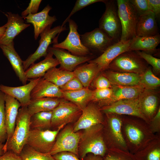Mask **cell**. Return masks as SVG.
<instances>
[{
	"instance_id": "cell-1",
	"label": "cell",
	"mask_w": 160,
	"mask_h": 160,
	"mask_svg": "<svg viewBox=\"0 0 160 160\" xmlns=\"http://www.w3.org/2000/svg\"><path fill=\"white\" fill-rule=\"evenodd\" d=\"M122 116V131L129 151L134 154L143 149L156 136L144 120L131 116Z\"/></svg>"
},
{
	"instance_id": "cell-2",
	"label": "cell",
	"mask_w": 160,
	"mask_h": 160,
	"mask_svg": "<svg viewBox=\"0 0 160 160\" xmlns=\"http://www.w3.org/2000/svg\"><path fill=\"white\" fill-rule=\"evenodd\" d=\"M31 116L27 107H21L19 109L13 135L4 144L3 149L5 153L11 151L20 155L26 144L30 130Z\"/></svg>"
},
{
	"instance_id": "cell-3",
	"label": "cell",
	"mask_w": 160,
	"mask_h": 160,
	"mask_svg": "<svg viewBox=\"0 0 160 160\" xmlns=\"http://www.w3.org/2000/svg\"><path fill=\"white\" fill-rule=\"evenodd\" d=\"M103 124L98 125L82 133L78 148L79 154L82 159L89 153L101 157L105 155L108 148L103 138Z\"/></svg>"
},
{
	"instance_id": "cell-4",
	"label": "cell",
	"mask_w": 160,
	"mask_h": 160,
	"mask_svg": "<svg viewBox=\"0 0 160 160\" xmlns=\"http://www.w3.org/2000/svg\"><path fill=\"white\" fill-rule=\"evenodd\" d=\"M105 115L103 135L107 148L128 151L122 131L121 115L113 113Z\"/></svg>"
},
{
	"instance_id": "cell-5",
	"label": "cell",
	"mask_w": 160,
	"mask_h": 160,
	"mask_svg": "<svg viewBox=\"0 0 160 160\" xmlns=\"http://www.w3.org/2000/svg\"><path fill=\"white\" fill-rule=\"evenodd\" d=\"M121 27V41L132 40L136 36L139 16L129 0H116Z\"/></svg>"
},
{
	"instance_id": "cell-6",
	"label": "cell",
	"mask_w": 160,
	"mask_h": 160,
	"mask_svg": "<svg viewBox=\"0 0 160 160\" xmlns=\"http://www.w3.org/2000/svg\"><path fill=\"white\" fill-rule=\"evenodd\" d=\"M116 1L105 0V10L99 20V27L115 43L120 40L121 27Z\"/></svg>"
},
{
	"instance_id": "cell-7",
	"label": "cell",
	"mask_w": 160,
	"mask_h": 160,
	"mask_svg": "<svg viewBox=\"0 0 160 160\" xmlns=\"http://www.w3.org/2000/svg\"><path fill=\"white\" fill-rule=\"evenodd\" d=\"M148 65L147 62L135 51H128L115 58L110 63L107 69L141 74L148 67Z\"/></svg>"
},
{
	"instance_id": "cell-8",
	"label": "cell",
	"mask_w": 160,
	"mask_h": 160,
	"mask_svg": "<svg viewBox=\"0 0 160 160\" xmlns=\"http://www.w3.org/2000/svg\"><path fill=\"white\" fill-rule=\"evenodd\" d=\"M65 125H62L53 130L30 129L26 144L39 152L50 153L58 133Z\"/></svg>"
},
{
	"instance_id": "cell-9",
	"label": "cell",
	"mask_w": 160,
	"mask_h": 160,
	"mask_svg": "<svg viewBox=\"0 0 160 160\" xmlns=\"http://www.w3.org/2000/svg\"><path fill=\"white\" fill-rule=\"evenodd\" d=\"M82 133L74 132L73 127L68 126L58 133L54 145L50 152L53 155L62 152H72L77 156L78 148Z\"/></svg>"
},
{
	"instance_id": "cell-10",
	"label": "cell",
	"mask_w": 160,
	"mask_h": 160,
	"mask_svg": "<svg viewBox=\"0 0 160 160\" xmlns=\"http://www.w3.org/2000/svg\"><path fill=\"white\" fill-rule=\"evenodd\" d=\"M67 30L65 25L63 27L58 25L52 29L48 28L41 33L40 35L41 38L39 41L38 48L34 53L30 55L25 60L23 61L25 71L36 60L42 57H45L48 54V49L50 44L54 41L55 43L57 42L58 36L56 37V35Z\"/></svg>"
},
{
	"instance_id": "cell-11",
	"label": "cell",
	"mask_w": 160,
	"mask_h": 160,
	"mask_svg": "<svg viewBox=\"0 0 160 160\" xmlns=\"http://www.w3.org/2000/svg\"><path fill=\"white\" fill-rule=\"evenodd\" d=\"M69 31L65 39L61 43L54 44L52 47L65 49L71 54L79 56L91 55V52L82 44L80 35L77 31L78 26L75 22L70 19L68 21Z\"/></svg>"
},
{
	"instance_id": "cell-12",
	"label": "cell",
	"mask_w": 160,
	"mask_h": 160,
	"mask_svg": "<svg viewBox=\"0 0 160 160\" xmlns=\"http://www.w3.org/2000/svg\"><path fill=\"white\" fill-rule=\"evenodd\" d=\"M82 110L72 103L62 98L52 111V127L57 128L73 121L81 114Z\"/></svg>"
},
{
	"instance_id": "cell-13",
	"label": "cell",
	"mask_w": 160,
	"mask_h": 160,
	"mask_svg": "<svg viewBox=\"0 0 160 160\" xmlns=\"http://www.w3.org/2000/svg\"><path fill=\"white\" fill-rule=\"evenodd\" d=\"M100 108L102 112L105 114L113 113L136 117L144 120L148 124L141 111L138 97L120 100Z\"/></svg>"
},
{
	"instance_id": "cell-14",
	"label": "cell",
	"mask_w": 160,
	"mask_h": 160,
	"mask_svg": "<svg viewBox=\"0 0 160 160\" xmlns=\"http://www.w3.org/2000/svg\"><path fill=\"white\" fill-rule=\"evenodd\" d=\"M100 108L93 103H89L83 110L73 127L75 132L87 129L95 126L103 124L104 118Z\"/></svg>"
},
{
	"instance_id": "cell-15",
	"label": "cell",
	"mask_w": 160,
	"mask_h": 160,
	"mask_svg": "<svg viewBox=\"0 0 160 160\" xmlns=\"http://www.w3.org/2000/svg\"><path fill=\"white\" fill-rule=\"evenodd\" d=\"M81 41L90 51L102 52L109 46L115 43L99 28L80 35Z\"/></svg>"
},
{
	"instance_id": "cell-16",
	"label": "cell",
	"mask_w": 160,
	"mask_h": 160,
	"mask_svg": "<svg viewBox=\"0 0 160 160\" xmlns=\"http://www.w3.org/2000/svg\"><path fill=\"white\" fill-rule=\"evenodd\" d=\"M131 40L120 41L108 47L99 56L88 62L96 64L100 72L106 70L110 63L122 53L129 51Z\"/></svg>"
},
{
	"instance_id": "cell-17",
	"label": "cell",
	"mask_w": 160,
	"mask_h": 160,
	"mask_svg": "<svg viewBox=\"0 0 160 160\" xmlns=\"http://www.w3.org/2000/svg\"><path fill=\"white\" fill-rule=\"evenodd\" d=\"M7 22L4 26L6 29L0 39V45H7L14 43V38L23 31L30 26L25 23L23 17L18 14L7 12L5 14Z\"/></svg>"
},
{
	"instance_id": "cell-18",
	"label": "cell",
	"mask_w": 160,
	"mask_h": 160,
	"mask_svg": "<svg viewBox=\"0 0 160 160\" xmlns=\"http://www.w3.org/2000/svg\"><path fill=\"white\" fill-rule=\"evenodd\" d=\"M48 51L54 55L60 65V68L72 72L79 65L89 62L92 58L91 55L79 56L74 55L63 49L49 47Z\"/></svg>"
},
{
	"instance_id": "cell-19",
	"label": "cell",
	"mask_w": 160,
	"mask_h": 160,
	"mask_svg": "<svg viewBox=\"0 0 160 160\" xmlns=\"http://www.w3.org/2000/svg\"><path fill=\"white\" fill-rule=\"evenodd\" d=\"M112 85V96L107 100L97 102V105L99 108L109 105L121 100L138 98L145 89L141 84L131 86Z\"/></svg>"
},
{
	"instance_id": "cell-20",
	"label": "cell",
	"mask_w": 160,
	"mask_h": 160,
	"mask_svg": "<svg viewBox=\"0 0 160 160\" xmlns=\"http://www.w3.org/2000/svg\"><path fill=\"white\" fill-rule=\"evenodd\" d=\"M40 78L31 79L27 84L18 87H9L1 84L0 90L16 99L21 107H27L31 100V92Z\"/></svg>"
},
{
	"instance_id": "cell-21",
	"label": "cell",
	"mask_w": 160,
	"mask_h": 160,
	"mask_svg": "<svg viewBox=\"0 0 160 160\" xmlns=\"http://www.w3.org/2000/svg\"><path fill=\"white\" fill-rule=\"evenodd\" d=\"M52 9L49 5H47L40 12L34 14H30L23 17L26 19L27 23H31L33 25L35 40L45 30L51 28L53 23L57 20L55 16H51L49 15Z\"/></svg>"
},
{
	"instance_id": "cell-22",
	"label": "cell",
	"mask_w": 160,
	"mask_h": 160,
	"mask_svg": "<svg viewBox=\"0 0 160 160\" xmlns=\"http://www.w3.org/2000/svg\"><path fill=\"white\" fill-rule=\"evenodd\" d=\"M138 98L141 111L148 123L160 107L158 93L155 90L145 89Z\"/></svg>"
},
{
	"instance_id": "cell-23",
	"label": "cell",
	"mask_w": 160,
	"mask_h": 160,
	"mask_svg": "<svg viewBox=\"0 0 160 160\" xmlns=\"http://www.w3.org/2000/svg\"><path fill=\"white\" fill-rule=\"evenodd\" d=\"M5 124L7 141L12 136L15 128L16 121L21 106L20 103L15 99L5 94Z\"/></svg>"
},
{
	"instance_id": "cell-24",
	"label": "cell",
	"mask_w": 160,
	"mask_h": 160,
	"mask_svg": "<svg viewBox=\"0 0 160 160\" xmlns=\"http://www.w3.org/2000/svg\"><path fill=\"white\" fill-rule=\"evenodd\" d=\"M14 45V43L7 45H0V48L9 61L20 81L24 85L28 79L25 75L23 61L15 50Z\"/></svg>"
},
{
	"instance_id": "cell-25",
	"label": "cell",
	"mask_w": 160,
	"mask_h": 160,
	"mask_svg": "<svg viewBox=\"0 0 160 160\" xmlns=\"http://www.w3.org/2000/svg\"><path fill=\"white\" fill-rule=\"evenodd\" d=\"M31 99L43 97L63 98V92L60 87L41 77L32 90Z\"/></svg>"
},
{
	"instance_id": "cell-26",
	"label": "cell",
	"mask_w": 160,
	"mask_h": 160,
	"mask_svg": "<svg viewBox=\"0 0 160 160\" xmlns=\"http://www.w3.org/2000/svg\"><path fill=\"white\" fill-rule=\"evenodd\" d=\"M53 54L48 51V54L44 60L31 65L25 71L27 79H33L43 77L49 69L56 67L59 63L56 58H54Z\"/></svg>"
},
{
	"instance_id": "cell-27",
	"label": "cell",
	"mask_w": 160,
	"mask_h": 160,
	"mask_svg": "<svg viewBox=\"0 0 160 160\" xmlns=\"http://www.w3.org/2000/svg\"><path fill=\"white\" fill-rule=\"evenodd\" d=\"M102 72V74L108 79L112 85L131 86L140 85L141 74L111 70Z\"/></svg>"
},
{
	"instance_id": "cell-28",
	"label": "cell",
	"mask_w": 160,
	"mask_h": 160,
	"mask_svg": "<svg viewBox=\"0 0 160 160\" xmlns=\"http://www.w3.org/2000/svg\"><path fill=\"white\" fill-rule=\"evenodd\" d=\"M159 34L154 14L150 12L139 16L136 30V36L149 37Z\"/></svg>"
},
{
	"instance_id": "cell-29",
	"label": "cell",
	"mask_w": 160,
	"mask_h": 160,
	"mask_svg": "<svg viewBox=\"0 0 160 160\" xmlns=\"http://www.w3.org/2000/svg\"><path fill=\"white\" fill-rule=\"evenodd\" d=\"M88 62L76 68L73 71L74 77L79 81L84 87H89L92 81L100 72L96 64Z\"/></svg>"
},
{
	"instance_id": "cell-30",
	"label": "cell",
	"mask_w": 160,
	"mask_h": 160,
	"mask_svg": "<svg viewBox=\"0 0 160 160\" xmlns=\"http://www.w3.org/2000/svg\"><path fill=\"white\" fill-rule=\"evenodd\" d=\"M63 98L77 106L82 110L92 101L93 90L83 87L77 91L63 92Z\"/></svg>"
},
{
	"instance_id": "cell-31",
	"label": "cell",
	"mask_w": 160,
	"mask_h": 160,
	"mask_svg": "<svg viewBox=\"0 0 160 160\" xmlns=\"http://www.w3.org/2000/svg\"><path fill=\"white\" fill-rule=\"evenodd\" d=\"M62 98L48 97L32 99L27 106V109L31 116L39 112L52 111Z\"/></svg>"
},
{
	"instance_id": "cell-32",
	"label": "cell",
	"mask_w": 160,
	"mask_h": 160,
	"mask_svg": "<svg viewBox=\"0 0 160 160\" xmlns=\"http://www.w3.org/2000/svg\"><path fill=\"white\" fill-rule=\"evenodd\" d=\"M160 43L159 34L149 37L135 36L131 40L129 50L154 51Z\"/></svg>"
},
{
	"instance_id": "cell-33",
	"label": "cell",
	"mask_w": 160,
	"mask_h": 160,
	"mask_svg": "<svg viewBox=\"0 0 160 160\" xmlns=\"http://www.w3.org/2000/svg\"><path fill=\"white\" fill-rule=\"evenodd\" d=\"M137 160H160V136L155 137L143 149L134 154Z\"/></svg>"
},
{
	"instance_id": "cell-34",
	"label": "cell",
	"mask_w": 160,
	"mask_h": 160,
	"mask_svg": "<svg viewBox=\"0 0 160 160\" xmlns=\"http://www.w3.org/2000/svg\"><path fill=\"white\" fill-rule=\"evenodd\" d=\"M74 77L73 72L53 67L48 70L43 77L47 81L60 87Z\"/></svg>"
},
{
	"instance_id": "cell-35",
	"label": "cell",
	"mask_w": 160,
	"mask_h": 160,
	"mask_svg": "<svg viewBox=\"0 0 160 160\" xmlns=\"http://www.w3.org/2000/svg\"><path fill=\"white\" fill-rule=\"evenodd\" d=\"M52 111L34 114L30 119V129L45 130L52 127Z\"/></svg>"
},
{
	"instance_id": "cell-36",
	"label": "cell",
	"mask_w": 160,
	"mask_h": 160,
	"mask_svg": "<svg viewBox=\"0 0 160 160\" xmlns=\"http://www.w3.org/2000/svg\"><path fill=\"white\" fill-rule=\"evenodd\" d=\"M22 160H55L50 153L38 151L26 144L20 155Z\"/></svg>"
},
{
	"instance_id": "cell-37",
	"label": "cell",
	"mask_w": 160,
	"mask_h": 160,
	"mask_svg": "<svg viewBox=\"0 0 160 160\" xmlns=\"http://www.w3.org/2000/svg\"><path fill=\"white\" fill-rule=\"evenodd\" d=\"M140 83L145 89L155 90L160 86V79L153 73L150 67H149L141 74Z\"/></svg>"
},
{
	"instance_id": "cell-38",
	"label": "cell",
	"mask_w": 160,
	"mask_h": 160,
	"mask_svg": "<svg viewBox=\"0 0 160 160\" xmlns=\"http://www.w3.org/2000/svg\"><path fill=\"white\" fill-rule=\"evenodd\" d=\"M103 157L104 160H137L129 151L117 148L108 149Z\"/></svg>"
},
{
	"instance_id": "cell-39",
	"label": "cell",
	"mask_w": 160,
	"mask_h": 160,
	"mask_svg": "<svg viewBox=\"0 0 160 160\" xmlns=\"http://www.w3.org/2000/svg\"><path fill=\"white\" fill-rule=\"evenodd\" d=\"M5 94L0 90V142L6 141L7 135L5 124Z\"/></svg>"
},
{
	"instance_id": "cell-40",
	"label": "cell",
	"mask_w": 160,
	"mask_h": 160,
	"mask_svg": "<svg viewBox=\"0 0 160 160\" xmlns=\"http://www.w3.org/2000/svg\"><path fill=\"white\" fill-rule=\"evenodd\" d=\"M138 55L145 60L147 63L151 65L155 72L159 73L160 72V59L155 57L149 54L144 51H135Z\"/></svg>"
},
{
	"instance_id": "cell-41",
	"label": "cell",
	"mask_w": 160,
	"mask_h": 160,
	"mask_svg": "<svg viewBox=\"0 0 160 160\" xmlns=\"http://www.w3.org/2000/svg\"><path fill=\"white\" fill-rule=\"evenodd\" d=\"M104 0H77L75 5L70 14L63 22L62 26H63L65 24L68 22L70 19L71 17L74 13L77 11L83 8H84L93 3L102 2H104Z\"/></svg>"
},
{
	"instance_id": "cell-42",
	"label": "cell",
	"mask_w": 160,
	"mask_h": 160,
	"mask_svg": "<svg viewBox=\"0 0 160 160\" xmlns=\"http://www.w3.org/2000/svg\"><path fill=\"white\" fill-rule=\"evenodd\" d=\"M112 93L113 90L111 88L96 89L93 90L92 101L97 103L107 100L111 97Z\"/></svg>"
},
{
	"instance_id": "cell-43",
	"label": "cell",
	"mask_w": 160,
	"mask_h": 160,
	"mask_svg": "<svg viewBox=\"0 0 160 160\" xmlns=\"http://www.w3.org/2000/svg\"><path fill=\"white\" fill-rule=\"evenodd\" d=\"M129 1L139 16L151 12L148 0H129Z\"/></svg>"
},
{
	"instance_id": "cell-44",
	"label": "cell",
	"mask_w": 160,
	"mask_h": 160,
	"mask_svg": "<svg viewBox=\"0 0 160 160\" xmlns=\"http://www.w3.org/2000/svg\"><path fill=\"white\" fill-rule=\"evenodd\" d=\"M83 87L79 81L74 77L60 88L63 92H72L79 90Z\"/></svg>"
},
{
	"instance_id": "cell-45",
	"label": "cell",
	"mask_w": 160,
	"mask_h": 160,
	"mask_svg": "<svg viewBox=\"0 0 160 160\" xmlns=\"http://www.w3.org/2000/svg\"><path fill=\"white\" fill-rule=\"evenodd\" d=\"M93 85L96 89H101L111 88L112 85L108 79L102 74L95 78Z\"/></svg>"
},
{
	"instance_id": "cell-46",
	"label": "cell",
	"mask_w": 160,
	"mask_h": 160,
	"mask_svg": "<svg viewBox=\"0 0 160 160\" xmlns=\"http://www.w3.org/2000/svg\"><path fill=\"white\" fill-rule=\"evenodd\" d=\"M41 0H31L28 7L21 13L23 17H25L29 14H34L37 13Z\"/></svg>"
},
{
	"instance_id": "cell-47",
	"label": "cell",
	"mask_w": 160,
	"mask_h": 160,
	"mask_svg": "<svg viewBox=\"0 0 160 160\" xmlns=\"http://www.w3.org/2000/svg\"><path fill=\"white\" fill-rule=\"evenodd\" d=\"M148 124L152 132L154 134L159 133L160 131V107L157 113L150 121Z\"/></svg>"
},
{
	"instance_id": "cell-48",
	"label": "cell",
	"mask_w": 160,
	"mask_h": 160,
	"mask_svg": "<svg viewBox=\"0 0 160 160\" xmlns=\"http://www.w3.org/2000/svg\"><path fill=\"white\" fill-rule=\"evenodd\" d=\"M53 157L55 160H81L75 154L69 152H62L56 153Z\"/></svg>"
},
{
	"instance_id": "cell-49",
	"label": "cell",
	"mask_w": 160,
	"mask_h": 160,
	"mask_svg": "<svg viewBox=\"0 0 160 160\" xmlns=\"http://www.w3.org/2000/svg\"><path fill=\"white\" fill-rule=\"evenodd\" d=\"M151 11L155 15L156 18L158 17L160 14V0H148Z\"/></svg>"
},
{
	"instance_id": "cell-50",
	"label": "cell",
	"mask_w": 160,
	"mask_h": 160,
	"mask_svg": "<svg viewBox=\"0 0 160 160\" xmlns=\"http://www.w3.org/2000/svg\"><path fill=\"white\" fill-rule=\"evenodd\" d=\"M0 160H22L19 155L11 151H7L0 156Z\"/></svg>"
},
{
	"instance_id": "cell-51",
	"label": "cell",
	"mask_w": 160,
	"mask_h": 160,
	"mask_svg": "<svg viewBox=\"0 0 160 160\" xmlns=\"http://www.w3.org/2000/svg\"><path fill=\"white\" fill-rule=\"evenodd\" d=\"M87 160H104V159L100 156H95L93 155L89 156L88 157Z\"/></svg>"
},
{
	"instance_id": "cell-52",
	"label": "cell",
	"mask_w": 160,
	"mask_h": 160,
	"mask_svg": "<svg viewBox=\"0 0 160 160\" xmlns=\"http://www.w3.org/2000/svg\"><path fill=\"white\" fill-rule=\"evenodd\" d=\"M6 28L4 25L0 27V39L4 34Z\"/></svg>"
},
{
	"instance_id": "cell-53",
	"label": "cell",
	"mask_w": 160,
	"mask_h": 160,
	"mask_svg": "<svg viewBox=\"0 0 160 160\" xmlns=\"http://www.w3.org/2000/svg\"><path fill=\"white\" fill-rule=\"evenodd\" d=\"M4 145V144L0 142V156L2 155L5 153L3 149Z\"/></svg>"
}]
</instances>
